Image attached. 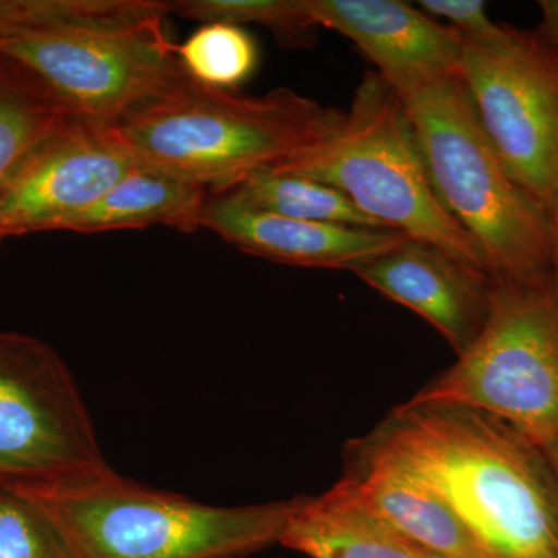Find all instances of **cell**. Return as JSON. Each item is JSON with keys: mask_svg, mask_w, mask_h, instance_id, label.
<instances>
[{"mask_svg": "<svg viewBox=\"0 0 558 558\" xmlns=\"http://www.w3.org/2000/svg\"><path fill=\"white\" fill-rule=\"evenodd\" d=\"M435 492L492 558H558V478L545 451L465 407H396L351 440Z\"/></svg>", "mask_w": 558, "mask_h": 558, "instance_id": "1", "label": "cell"}, {"mask_svg": "<svg viewBox=\"0 0 558 558\" xmlns=\"http://www.w3.org/2000/svg\"><path fill=\"white\" fill-rule=\"evenodd\" d=\"M7 486L46 510L78 558H247L279 545L306 499L211 506L143 486L112 468Z\"/></svg>", "mask_w": 558, "mask_h": 558, "instance_id": "2", "label": "cell"}, {"mask_svg": "<svg viewBox=\"0 0 558 558\" xmlns=\"http://www.w3.org/2000/svg\"><path fill=\"white\" fill-rule=\"evenodd\" d=\"M339 113L288 87L245 97L186 75L119 128L142 167L226 194L317 142Z\"/></svg>", "mask_w": 558, "mask_h": 558, "instance_id": "3", "label": "cell"}, {"mask_svg": "<svg viewBox=\"0 0 558 558\" xmlns=\"http://www.w3.org/2000/svg\"><path fill=\"white\" fill-rule=\"evenodd\" d=\"M395 90L440 201L483 250L490 277L553 281L549 211L506 168L462 76H433Z\"/></svg>", "mask_w": 558, "mask_h": 558, "instance_id": "4", "label": "cell"}, {"mask_svg": "<svg viewBox=\"0 0 558 558\" xmlns=\"http://www.w3.org/2000/svg\"><path fill=\"white\" fill-rule=\"evenodd\" d=\"M271 170L332 186L384 229L490 277L483 250L440 201L413 121L380 73L363 76L351 106L322 138Z\"/></svg>", "mask_w": 558, "mask_h": 558, "instance_id": "5", "label": "cell"}, {"mask_svg": "<svg viewBox=\"0 0 558 558\" xmlns=\"http://www.w3.org/2000/svg\"><path fill=\"white\" fill-rule=\"evenodd\" d=\"M492 279L490 314L478 339L403 405L483 411L545 450L558 444L554 281Z\"/></svg>", "mask_w": 558, "mask_h": 558, "instance_id": "6", "label": "cell"}, {"mask_svg": "<svg viewBox=\"0 0 558 558\" xmlns=\"http://www.w3.org/2000/svg\"><path fill=\"white\" fill-rule=\"evenodd\" d=\"M168 2L123 16L64 22L0 39V54L38 76L75 119L119 124L185 78Z\"/></svg>", "mask_w": 558, "mask_h": 558, "instance_id": "7", "label": "cell"}, {"mask_svg": "<svg viewBox=\"0 0 558 558\" xmlns=\"http://www.w3.org/2000/svg\"><path fill=\"white\" fill-rule=\"evenodd\" d=\"M108 468L68 363L46 341L0 330V484L58 483Z\"/></svg>", "mask_w": 558, "mask_h": 558, "instance_id": "8", "label": "cell"}, {"mask_svg": "<svg viewBox=\"0 0 558 558\" xmlns=\"http://www.w3.org/2000/svg\"><path fill=\"white\" fill-rule=\"evenodd\" d=\"M461 76L506 168L549 211L558 199V47L501 24L484 43H464Z\"/></svg>", "mask_w": 558, "mask_h": 558, "instance_id": "9", "label": "cell"}, {"mask_svg": "<svg viewBox=\"0 0 558 558\" xmlns=\"http://www.w3.org/2000/svg\"><path fill=\"white\" fill-rule=\"evenodd\" d=\"M138 165L119 124L70 117L0 191V230L61 231Z\"/></svg>", "mask_w": 558, "mask_h": 558, "instance_id": "10", "label": "cell"}, {"mask_svg": "<svg viewBox=\"0 0 558 558\" xmlns=\"http://www.w3.org/2000/svg\"><path fill=\"white\" fill-rule=\"evenodd\" d=\"M315 27L352 40L395 89L461 75L464 40L451 27L399 0H303Z\"/></svg>", "mask_w": 558, "mask_h": 558, "instance_id": "11", "label": "cell"}, {"mask_svg": "<svg viewBox=\"0 0 558 558\" xmlns=\"http://www.w3.org/2000/svg\"><path fill=\"white\" fill-rule=\"evenodd\" d=\"M354 274L427 319L458 355L478 339L490 314L494 279L435 245L410 238Z\"/></svg>", "mask_w": 558, "mask_h": 558, "instance_id": "12", "label": "cell"}, {"mask_svg": "<svg viewBox=\"0 0 558 558\" xmlns=\"http://www.w3.org/2000/svg\"><path fill=\"white\" fill-rule=\"evenodd\" d=\"M199 229L250 253L289 264L355 271L399 247L405 234L387 229H352L282 218L245 207L226 194H209L199 216Z\"/></svg>", "mask_w": 558, "mask_h": 558, "instance_id": "13", "label": "cell"}, {"mask_svg": "<svg viewBox=\"0 0 558 558\" xmlns=\"http://www.w3.org/2000/svg\"><path fill=\"white\" fill-rule=\"evenodd\" d=\"M344 476L418 548L438 558H492L453 509L388 461L348 444Z\"/></svg>", "mask_w": 558, "mask_h": 558, "instance_id": "14", "label": "cell"}, {"mask_svg": "<svg viewBox=\"0 0 558 558\" xmlns=\"http://www.w3.org/2000/svg\"><path fill=\"white\" fill-rule=\"evenodd\" d=\"M279 545L310 558H433L392 526L343 476L319 497L306 495Z\"/></svg>", "mask_w": 558, "mask_h": 558, "instance_id": "15", "label": "cell"}, {"mask_svg": "<svg viewBox=\"0 0 558 558\" xmlns=\"http://www.w3.org/2000/svg\"><path fill=\"white\" fill-rule=\"evenodd\" d=\"M208 196L199 185L138 165L100 201L68 220L61 231L101 233L153 226L193 231L199 229Z\"/></svg>", "mask_w": 558, "mask_h": 558, "instance_id": "16", "label": "cell"}, {"mask_svg": "<svg viewBox=\"0 0 558 558\" xmlns=\"http://www.w3.org/2000/svg\"><path fill=\"white\" fill-rule=\"evenodd\" d=\"M70 117L38 76L0 54V191Z\"/></svg>", "mask_w": 558, "mask_h": 558, "instance_id": "17", "label": "cell"}, {"mask_svg": "<svg viewBox=\"0 0 558 558\" xmlns=\"http://www.w3.org/2000/svg\"><path fill=\"white\" fill-rule=\"evenodd\" d=\"M226 196L245 207L282 218L352 229H384L360 211L341 191L317 180L271 168L250 175Z\"/></svg>", "mask_w": 558, "mask_h": 558, "instance_id": "18", "label": "cell"}, {"mask_svg": "<svg viewBox=\"0 0 558 558\" xmlns=\"http://www.w3.org/2000/svg\"><path fill=\"white\" fill-rule=\"evenodd\" d=\"M178 57L191 80L211 89L233 92L256 72L259 50L241 25L208 22L178 44Z\"/></svg>", "mask_w": 558, "mask_h": 558, "instance_id": "19", "label": "cell"}, {"mask_svg": "<svg viewBox=\"0 0 558 558\" xmlns=\"http://www.w3.org/2000/svg\"><path fill=\"white\" fill-rule=\"evenodd\" d=\"M168 5L170 14L204 24L263 25L284 47H310L317 36L303 0H174Z\"/></svg>", "mask_w": 558, "mask_h": 558, "instance_id": "20", "label": "cell"}, {"mask_svg": "<svg viewBox=\"0 0 558 558\" xmlns=\"http://www.w3.org/2000/svg\"><path fill=\"white\" fill-rule=\"evenodd\" d=\"M0 558H78L49 513L0 484Z\"/></svg>", "mask_w": 558, "mask_h": 558, "instance_id": "21", "label": "cell"}, {"mask_svg": "<svg viewBox=\"0 0 558 558\" xmlns=\"http://www.w3.org/2000/svg\"><path fill=\"white\" fill-rule=\"evenodd\" d=\"M149 0H0V39L64 22L123 16Z\"/></svg>", "mask_w": 558, "mask_h": 558, "instance_id": "22", "label": "cell"}, {"mask_svg": "<svg viewBox=\"0 0 558 558\" xmlns=\"http://www.w3.org/2000/svg\"><path fill=\"white\" fill-rule=\"evenodd\" d=\"M422 11L442 17L464 43L480 44L497 35L499 25L487 16L486 3L480 0H422Z\"/></svg>", "mask_w": 558, "mask_h": 558, "instance_id": "23", "label": "cell"}, {"mask_svg": "<svg viewBox=\"0 0 558 558\" xmlns=\"http://www.w3.org/2000/svg\"><path fill=\"white\" fill-rule=\"evenodd\" d=\"M542 10V28L539 32L558 47V0H539Z\"/></svg>", "mask_w": 558, "mask_h": 558, "instance_id": "24", "label": "cell"}, {"mask_svg": "<svg viewBox=\"0 0 558 558\" xmlns=\"http://www.w3.org/2000/svg\"><path fill=\"white\" fill-rule=\"evenodd\" d=\"M549 215L553 220V281L558 300V199L550 207Z\"/></svg>", "mask_w": 558, "mask_h": 558, "instance_id": "25", "label": "cell"}, {"mask_svg": "<svg viewBox=\"0 0 558 558\" xmlns=\"http://www.w3.org/2000/svg\"><path fill=\"white\" fill-rule=\"evenodd\" d=\"M546 458H548L550 468H553L554 473L558 478V444H554V446L546 447L545 450Z\"/></svg>", "mask_w": 558, "mask_h": 558, "instance_id": "26", "label": "cell"}, {"mask_svg": "<svg viewBox=\"0 0 558 558\" xmlns=\"http://www.w3.org/2000/svg\"><path fill=\"white\" fill-rule=\"evenodd\" d=\"M3 238H5V234H3L2 230H0V242H2Z\"/></svg>", "mask_w": 558, "mask_h": 558, "instance_id": "27", "label": "cell"}, {"mask_svg": "<svg viewBox=\"0 0 558 558\" xmlns=\"http://www.w3.org/2000/svg\"><path fill=\"white\" fill-rule=\"evenodd\" d=\"M433 558H438V557H433Z\"/></svg>", "mask_w": 558, "mask_h": 558, "instance_id": "28", "label": "cell"}]
</instances>
